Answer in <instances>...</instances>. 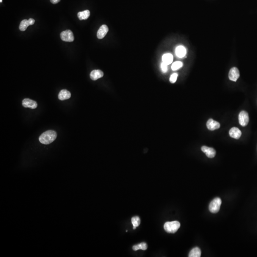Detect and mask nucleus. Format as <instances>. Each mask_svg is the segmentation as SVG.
<instances>
[{"label":"nucleus","mask_w":257,"mask_h":257,"mask_svg":"<svg viewBox=\"0 0 257 257\" xmlns=\"http://www.w3.org/2000/svg\"><path fill=\"white\" fill-rule=\"evenodd\" d=\"M77 15L80 20H86L90 16V12L89 10H85L82 12H79Z\"/></svg>","instance_id":"nucleus-16"},{"label":"nucleus","mask_w":257,"mask_h":257,"mask_svg":"<svg viewBox=\"0 0 257 257\" xmlns=\"http://www.w3.org/2000/svg\"><path fill=\"white\" fill-rule=\"evenodd\" d=\"M2 0H0V2H2Z\"/></svg>","instance_id":"nucleus-27"},{"label":"nucleus","mask_w":257,"mask_h":257,"mask_svg":"<svg viewBox=\"0 0 257 257\" xmlns=\"http://www.w3.org/2000/svg\"><path fill=\"white\" fill-rule=\"evenodd\" d=\"M131 223H132L133 227H137L140 224V219L139 217H134L131 219Z\"/></svg>","instance_id":"nucleus-20"},{"label":"nucleus","mask_w":257,"mask_h":257,"mask_svg":"<svg viewBox=\"0 0 257 257\" xmlns=\"http://www.w3.org/2000/svg\"><path fill=\"white\" fill-rule=\"evenodd\" d=\"M109 29L106 25H102L98 31L97 33V38L99 39H101L105 36L107 32H108Z\"/></svg>","instance_id":"nucleus-10"},{"label":"nucleus","mask_w":257,"mask_h":257,"mask_svg":"<svg viewBox=\"0 0 257 257\" xmlns=\"http://www.w3.org/2000/svg\"><path fill=\"white\" fill-rule=\"evenodd\" d=\"M176 54L179 58H182L186 54V50L182 46H179L176 48Z\"/></svg>","instance_id":"nucleus-17"},{"label":"nucleus","mask_w":257,"mask_h":257,"mask_svg":"<svg viewBox=\"0 0 257 257\" xmlns=\"http://www.w3.org/2000/svg\"><path fill=\"white\" fill-rule=\"evenodd\" d=\"M22 104L24 107L30 108L32 109H35L37 107V102L35 101L28 98H26L23 100Z\"/></svg>","instance_id":"nucleus-7"},{"label":"nucleus","mask_w":257,"mask_h":257,"mask_svg":"<svg viewBox=\"0 0 257 257\" xmlns=\"http://www.w3.org/2000/svg\"><path fill=\"white\" fill-rule=\"evenodd\" d=\"M229 134L231 138L239 139L242 135V131L238 128L233 127L230 130Z\"/></svg>","instance_id":"nucleus-11"},{"label":"nucleus","mask_w":257,"mask_h":257,"mask_svg":"<svg viewBox=\"0 0 257 257\" xmlns=\"http://www.w3.org/2000/svg\"><path fill=\"white\" fill-rule=\"evenodd\" d=\"M162 59L163 63H165L167 65L172 63L173 61V55L170 54H166L163 55L162 57Z\"/></svg>","instance_id":"nucleus-14"},{"label":"nucleus","mask_w":257,"mask_h":257,"mask_svg":"<svg viewBox=\"0 0 257 257\" xmlns=\"http://www.w3.org/2000/svg\"><path fill=\"white\" fill-rule=\"evenodd\" d=\"M61 0H50V1L53 4H58V2H59Z\"/></svg>","instance_id":"nucleus-24"},{"label":"nucleus","mask_w":257,"mask_h":257,"mask_svg":"<svg viewBox=\"0 0 257 257\" xmlns=\"http://www.w3.org/2000/svg\"><path fill=\"white\" fill-rule=\"evenodd\" d=\"M239 72L238 68L233 67L231 68L228 74V77L230 80L233 82H236L239 78Z\"/></svg>","instance_id":"nucleus-6"},{"label":"nucleus","mask_w":257,"mask_h":257,"mask_svg":"<svg viewBox=\"0 0 257 257\" xmlns=\"http://www.w3.org/2000/svg\"><path fill=\"white\" fill-rule=\"evenodd\" d=\"M29 21H30L31 25H33L34 23H35V20L34 19H32V18H30V19H29Z\"/></svg>","instance_id":"nucleus-25"},{"label":"nucleus","mask_w":257,"mask_h":257,"mask_svg":"<svg viewBox=\"0 0 257 257\" xmlns=\"http://www.w3.org/2000/svg\"><path fill=\"white\" fill-rule=\"evenodd\" d=\"M181 224L178 221L167 222L164 224V228L168 233H174L180 228Z\"/></svg>","instance_id":"nucleus-2"},{"label":"nucleus","mask_w":257,"mask_h":257,"mask_svg":"<svg viewBox=\"0 0 257 257\" xmlns=\"http://www.w3.org/2000/svg\"><path fill=\"white\" fill-rule=\"evenodd\" d=\"M132 249L135 251H136V250H146L147 249V245L146 243H141L140 244L133 246Z\"/></svg>","instance_id":"nucleus-19"},{"label":"nucleus","mask_w":257,"mask_h":257,"mask_svg":"<svg viewBox=\"0 0 257 257\" xmlns=\"http://www.w3.org/2000/svg\"><path fill=\"white\" fill-rule=\"evenodd\" d=\"M221 204V200L220 198H216L209 204V210L211 212L216 213L220 211Z\"/></svg>","instance_id":"nucleus-3"},{"label":"nucleus","mask_w":257,"mask_h":257,"mask_svg":"<svg viewBox=\"0 0 257 257\" xmlns=\"http://www.w3.org/2000/svg\"><path fill=\"white\" fill-rule=\"evenodd\" d=\"M71 97L70 93L67 90H62L58 94V98L61 101L67 100Z\"/></svg>","instance_id":"nucleus-13"},{"label":"nucleus","mask_w":257,"mask_h":257,"mask_svg":"<svg viewBox=\"0 0 257 257\" xmlns=\"http://www.w3.org/2000/svg\"><path fill=\"white\" fill-rule=\"evenodd\" d=\"M104 76V73L101 70H93L90 73V77L92 80L93 81L96 80Z\"/></svg>","instance_id":"nucleus-12"},{"label":"nucleus","mask_w":257,"mask_h":257,"mask_svg":"<svg viewBox=\"0 0 257 257\" xmlns=\"http://www.w3.org/2000/svg\"><path fill=\"white\" fill-rule=\"evenodd\" d=\"M178 77L177 73H173L170 76V82L172 83H175L177 81Z\"/></svg>","instance_id":"nucleus-22"},{"label":"nucleus","mask_w":257,"mask_h":257,"mask_svg":"<svg viewBox=\"0 0 257 257\" xmlns=\"http://www.w3.org/2000/svg\"><path fill=\"white\" fill-rule=\"evenodd\" d=\"M167 65L165 63H162L161 64V69H162V71L164 73H166L167 70H168V67H167Z\"/></svg>","instance_id":"nucleus-23"},{"label":"nucleus","mask_w":257,"mask_h":257,"mask_svg":"<svg viewBox=\"0 0 257 257\" xmlns=\"http://www.w3.org/2000/svg\"><path fill=\"white\" fill-rule=\"evenodd\" d=\"M136 227H133V229H134V230H135V229H136Z\"/></svg>","instance_id":"nucleus-26"},{"label":"nucleus","mask_w":257,"mask_h":257,"mask_svg":"<svg viewBox=\"0 0 257 257\" xmlns=\"http://www.w3.org/2000/svg\"><path fill=\"white\" fill-rule=\"evenodd\" d=\"M220 123L213 120V119H209L207 121V127L210 131H214L220 128Z\"/></svg>","instance_id":"nucleus-9"},{"label":"nucleus","mask_w":257,"mask_h":257,"mask_svg":"<svg viewBox=\"0 0 257 257\" xmlns=\"http://www.w3.org/2000/svg\"><path fill=\"white\" fill-rule=\"evenodd\" d=\"M201 151L206 154V156L209 158H213L215 156V150L212 148L203 146L201 147Z\"/></svg>","instance_id":"nucleus-8"},{"label":"nucleus","mask_w":257,"mask_h":257,"mask_svg":"<svg viewBox=\"0 0 257 257\" xmlns=\"http://www.w3.org/2000/svg\"><path fill=\"white\" fill-rule=\"evenodd\" d=\"M61 39L64 42H72L74 40L73 34L70 30H67L61 32Z\"/></svg>","instance_id":"nucleus-4"},{"label":"nucleus","mask_w":257,"mask_h":257,"mask_svg":"<svg viewBox=\"0 0 257 257\" xmlns=\"http://www.w3.org/2000/svg\"><path fill=\"white\" fill-rule=\"evenodd\" d=\"M29 25H31L30 21H29L25 19L21 22L20 25L19 26V29L20 30V31L23 32L27 29Z\"/></svg>","instance_id":"nucleus-18"},{"label":"nucleus","mask_w":257,"mask_h":257,"mask_svg":"<svg viewBox=\"0 0 257 257\" xmlns=\"http://www.w3.org/2000/svg\"><path fill=\"white\" fill-rule=\"evenodd\" d=\"M201 256V250L198 247H194L189 254V257H200Z\"/></svg>","instance_id":"nucleus-15"},{"label":"nucleus","mask_w":257,"mask_h":257,"mask_svg":"<svg viewBox=\"0 0 257 257\" xmlns=\"http://www.w3.org/2000/svg\"><path fill=\"white\" fill-rule=\"evenodd\" d=\"M239 120L240 125L242 126H247L249 122V114L245 111L240 112L239 115Z\"/></svg>","instance_id":"nucleus-5"},{"label":"nucleus","mask_w":257,"mask_h":257,"mask_svg":"<svg viewBox=\"0 0 257 257\" xmlns=\"http://www.w3.org/2000/svg\"><path fill=\"white\" fill-rule=\"evenodd\" d=\"M183 66V63L181 62H174L171 66V69L173 70H177Z\"/></svg>","instance_id":"nucleus-21"},{"label":"nucleus","mask_w":257,"mask_h":257,"mask_svg":"<svg viewBox=\"0 0 257 257\" xmlns=\"http://www.w3.org/2000/svg\"><path fill=\"white\" fill-rule=\"evenodd\" d=\"M57 137V133L54 131L49 130L42 133L40 136L39 141L44 144H49L55 140Z\"/></svg>","instance_id":"nucleus-1"}]
</instances>
